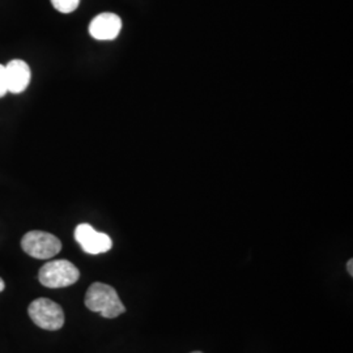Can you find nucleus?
<instances>
[{
	"mask_svg": "<svg viewBox=\"0 0 353 353\" xmlns=\"http://www.w3.org/2000/svg\"><path fill=\"white\" fill-rule=\"evenodd\" d=\"M29 316L38 327L57 331L63 327L64 313L61 305L49 299H37L29 305Z\"/></svg>",
	"mask_w": 353,
	"mask_h": 353,
	"instance_id": "4",
	"label": "nucleus"
},
{
	"mask_svg": "<svg viewBox=\"0 0 353 353\" xmlns=\"http://www.w3.org/2000/svg\"><path fill=\"white\" fill-rule=\"evenodd\" d=\"M347 268H348V272H350V275L352 276L353 275V261L352 259H350V262H348V265H347Z\"/></svg>",
	"mask_w": 353,
	"mask_h": 353,
	"instance_id": "10",
	"label": "nucleus"
},
{
	"mask_svg": "<svg viewBox=\"0 0 353 353\" xmlns=\"http://www.w3.org/2000/svg\"><path fill=\"white\" fill-rule=\"evenodd\" d=\"M6 288V284H4V281H3V279L0 278V292H3Z\"/></svg>",
	"mask_w": 353,
	"mask_h": 353,
	"instance_id": "11",
	"label": "nucleus"
},
{
	"mask_svg": "<svg viewBox=\"0 0 353 353\" xmlns=\"http://www.w3.org/2000/svg\"><path fill=\"white\" fill-rule=\"evenodd\" d=\"M80 278V272L74 263L65 259L51 261L42 265L38 274L39 283L48 288H65Z\"/></svg>",
	"mask_w": 353,
	"mask_h": 353,
	"instance_id": "2",
	"label": "nucleus"
},
{
	"mask_svg": "<svg viewBox=\"0 0 353 353\" xmlns=\"http://www.w3.org/2000/svg\"><path fill=\"white\" fill-rule=\"evenodd\" d=\"M122 29V20L115 13H100L89 24V33L99 41H112L118 37Z\"/></svg>",
	"mask_w": 353,
	"mask_h": 353,
	"instance_id": "6",
	"label": "nucleus"
},
{
	"mask_svg": "<svg viewBox=\"0 0 353 353\" xmlns=\"http://www.w3.org/2000/svg\"><path fill=\"white\" fill-rule=\"evenodd\" d=\"M8 93V83L6 75V65L0 64V99Z\"/></svg>",
	"mask_w": 353,
	"mask_h": 353,
	"instance_id": "9",
	"label": "nucleus"
},
{
	"mask_svg": "<svg viewBox=\"0 0 353 353\" xmlns=\"http://www.w3.org/2000/svg\"><path fill=\"white\" fill-rule=\"evenodd\" d=\"M191 353H202V352H191Z\"/></svg>",
	"mask_w": 353,
	"mask_h": 353,
	"instance_id": "12",
	"label": "nucleus"
},
{
	"mask_svg": "<svg viewBox=\"0 0 353 353\" xmlns=\"http://www.w3.org/2000/svg\"><path fill=\"white\" fill-rule=\"evenodd\" d=\"M6 75L8 83V92L13 94L23 93L32 79L30 67L24 61L13 59L6 65Z\"/></svg>",
	"mask_w": 353,
	"mask_h": 353,
	"instance_id": "7",
	"label": "nucleus"
},
{
	"mask_svg": "<svg viewBox=\"0 0 353 353\" xmlns=\"http://www.w3.org/2000/svg\"><path fill=\"white\" fill-rule=\"evenodd\" d=\"M21 248L32 258L50 259L62 250V242L48 232L32 230L23 237Z\"/></svg>",
	"mask_w": 353,
	"mask_h": 353,
	"instance_id": "3",
	"label": "nucleus"
},
{
	"mask_svg": "<svg viewBox=\"0 0 353 353\" xmlns=\"http://www.w3.org/2000/svg\"><path fill=\"white\" fill-rule=\"evenodd\" d=\"M75 240L84 252L92 255L108 252L113 246V241L108 234L97 232L89 224H80L76 227Z\"/></svg>",
	"mask_w": 353,
	"mask_h": 353,
	"instance_id": "5",
	"label": "nucleus"
},
{
	"mask_svg": "<svg viewBox=\"0 0 353 353\" xmlns=\"http://www.w3.org/2000/svg\"><path fill=\"white\" fill-rule=\"evenodd\" d=\"M52 7L61 13H72L77 10L80 0H51Z\"/></svg>",
	"mask_w": 353,
	"mask_h": 353,
	"instance_id": "8",
	"label": "nucleus"
},
{
	"mask_svg": "<svg viewBox=\"0 0 353 353\" xmlns=\"http://www.w3.org/2000/svg\"><path fill=\"white\" fill-rule=\"evenodd\" d=\"M85 306L103 318H117L126 312L117 290L103 283H93L85 294Z\"/></svg>",
	"mask_w": 353,
	"mask_h": 353,
	"instance_id": "1",
	"label": "nucleus"
}]
</instances>
